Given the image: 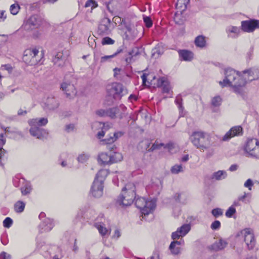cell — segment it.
I'll return each instance as SVG.
<instances>
[{
    "mask_svg": "<svg viewBox=\"0 0 259 259\" xmlns=\"http://www.w3.org/2000/svg\"><path fill=\"white\" fill-rule=\"evenodd\" d=\"M109 174L108 170L102 169L98 172L92 187V195L96 198H99L103 195L104 182Z\"/></svg>",
    "mask_w": 259,
    "mask_h": 259,
    "instance_id": "6da1fadb",
    "label": "cell"
},
{
    "mask_svg": "<svg viewBox=\"0 0 259 259\" xmlns=\"http://www.w3.org/2000/svg\"><path fill=\"white\" fill-rule=\"evenodd\" d=\"M44 51L41 47L34 46L27 49L23 54V60L29 65H34L39 62L44 56Z\"/></svg>",
    "mask_w": 259,
    "mask_h": 259,
    "instance_id": "7a4b0ae2",
    "label": "cell"
},
{
    "mask_svg": "<svg viewBox=\"0 0 259 259\" xmlns=\"http://www.w3.org/2000/svg\"><path fill=\"white\" fill-rule=\"evenodd\" d=\"M136 187L133 183L127 184L122 189L120 199L123 204L125 206H130L133 204L136 198Z\"/></svg>",
    "mask_w": 259,
    "mask_h": 259,
    "instance_id": "3957f363",
    "label": "cell"
},
{
    "mask_svg": "<svg viewBox=\"0 0 259 259\" xmlns=\"http://www.w3.org/2000/svg\"><path fill=\"white\" fill-rule=\"evenodd\" d=\"M190 139L193 144L199 148H207L212 144L210 136L202 132H195L193 133Z\"/></svg>",
    "mask_w": 259,
    "mask_h": 259,
    "instance_id": "277c9868",
    "label": "cell"
},
{
    "mask_svg": "<svg viewBox=\"0 0 259 259\" xmlns=\"http://www.w3.org/2000/svg\"><path fill=\"white\" fill-rule=\"evenodd\" d=\"M225 76L227 81L233 86L242 87L246 84V80L242 74L234 69H227Z\"/></svg>",
    "mask_w": 259,
    "mask_h": 259,
    "instance_id": "5b68a950",
    "label": "cell"
},
{
    "mask_svg": "<svg viewBox=\"0 0 259 259\" xmlns=\"http://www.w3.org/2000/svg\"><path fill=\"white\" fill-rule=\"evenodd\" d=\"M98 159L102 164H111L122 161L123 159V156L119 152L114 153L113 154L102 152L98 156Z\"/></svg>",
    "mask_w": 259,
    "mask_h": 259,
    "instance_id": "8992f818",
    "label": "cell"
},
{
    "mask_svg": "<svg viewBox=\"0 0 259 259\" xmlns=\"http://www.w3.org/2000/svg\"><path fill=\"white\" fill-rule=\"evenodd\" d=\"M107 92L111 95L124 96L127 93L126 88L123 85L117 83H113L107 87Z\"/></svg>",
    "mask_w": 259,
    "mask_h": 259,
    "instance_id": "52a82bcc",
    "label": "cell"
},
{
    "mask_svg": "<svg viewBox=\"0 0 259 259\" xmlns=\"http://www.w3.org/2000/svg\"><path fill=\"white\" fill-rule=\"evenodd\" d=\"M113 28V25L108 18L103 19L98 27V33L100 35H105L110 33Z\"/></svg>",
    "mask_w": 259,
    "mask_h": 259,
    "instance_id": "ba28073f",
    "label": "cell"
},
{
    "mask_svg": "<svg viewBox=\"0 0 259 259\" xmlns=\"http://www.w3.org/2000/svg\"><path fill=\"white\" fill-rule=\"evenodd\" d=\"M246 150L250 155L259 158V140L256 139L249 140L246 146Z\"/></svg>",
    "mask_w": 259,
    "mask_h": 259,
    "instance_id": "9c48e42d",
    "label": "cell"
},
{
    "mask_svg": "<svg viewBox=\"0 0 259 259\" xmlns=\"http://www.w3.org/2000/svg\"><path fill=\"white\" fill-rule=\"evenodd\" d=\"M242 235H244V242L250 250L252 249L255 246V237L252 229H246L242 231Z\"/></svg>",
    "mask_w": 259,
    "mask_h": 259,
    "instance_id": "30bf717a",
    "label": "cell"
},
{
    "mask_svg": "<svg viewBox=\"0 0 259 259\" xmlns=\"http://www.w3.org/2000/svg\"><path fill=\"white\" fill-rule=\"evenodd\" d=\"M242 75L246 82L257 80L259 78V68L254 67L248 69L244 71Z\"/></svg>",
    "mask_w": 259,
    "mask_h": 259,
    "instance_id": "8fae6325",
    "label": "cell"
},
{
    "mask_svg": "<svg viewBox=\"0 0 259 259\" xmlns=\"http://www.w3.org/2000/svg\"><path fill=\"white\" fill-rule=\"evenodd\" d=\"M241 27L244 31L251 33L259 28V21L254 19L244 21L242 22Z\"/></svg>",
    "mask_w": 259,
    "mask_h": 259,
    "instance_id": "7c38bea8",
    "label": "cell"
},
{
    "mask_svg": "<svg viewBox=\"0 0 259 259\" xmlns=\"http://www.w3.org/2000/svg\"><path fill=\"white\" fill-rule=\"evenodd\" d=\"M41 24V18L39 16H32L27 21L25 29L27 31H30L39 27Z\"/></svg>",
    "mask_w": 259,
    "mask_h": 259,
    "instance_id": "4fadbf2b",
    "label": "cell"
},
{
    "mask_svg": "<svg viewBox=\"0 0 259 259\" xmlns=\"http://www.w3.org/2000/svg\"><path fill=\"white\" fill-rule=\"evenodd\" d=\"M61 89L64 92L67 97L73 99L77 94V90L75 86L71 84L63 83L61 85Z\"/></svg>",
    "mask_w": 259,
    "mask_h": 259,
    "instance_id": "5bb4252c",
    "label": "cell"
},
{
    "mask_svg": "<svg viewBox=\"0 0 259 259\" xmlns=\"http://www.w3.org/2000/svg\"><path fill=\"white\" fill-rule=\"evenodd\" d=\"M29 133L30 134L34 137L42 139L47 137L49 133L48 131L45 130L44 129L41 128L40 127H31L29 129Z\"/></svg>",
    "mask_w": 259,
    "mask_h": 259,
    "instance_id": "9a60e30c",
    "label": "cell"
},
{
    "mask_svg": "<svg viewBox=\"0 0 259 259\" xmlns=\"http://www.w3.org/2000/svg\"><path fill=\"white\" fill-rule=\"evenodd\" d=\"M113 125L109 122H96L93 123L92 125V129L94 132H98L99 131H107L113 127Z\"/></svg>",
    "mask_w": 259,
    "mask_h": 259,
    "instance_id": "2e32d148",
    "label": "cell"
},
{
    "mask_svg": "<svg viewBox=\"0 0 259 259\" xmlns=\"http://www.w3.org/2000/svg\"><path fill=\"white\" fill-rule=\"evenodd\" d=\"M155 148V144L148 140H143L140 142L138 145V149L142 152H146L152 150Z\"/></svg>",
    "mask_w": 259,
    "mask_h": 259,
    "instance_id": "e0dca14e",
    "label": "cell"
},
{
    "mask_svg": "<svg viewBox=\"0 0 259 259\" xmlns=\"http://www.w3.org/2000/svg\"><path fill=\"white\" fill-rule=\"evenodd\" d=\"M124 134V133L122 132H117V133H115L113 135L107 138L106 139L101 140L100 141V143L101 144H104V145L113 144L116 141H117L119 138L122 137Z\"/></svg>",
    "mask_w": 259,
    "mask_h": 259,
    "instance_id": "ac0fdd59",
    "label": "cell"
},
{
    "mask_svg": "<svg viewBox=\"0 0 259 259\" xmlns=\"http://www.w3.org/2000/svg\"><path fill=\"white\" fill-rule=\"evenodd\" d=\"M242 129L241 127L236 126L233 127L231 129L230 131L226 134L224 137V140H228L230 138L234 137L236 136H239L242 134Z\"/></svg>",
    "mask_w": 259,
    "mask_h": 259,
    "instance_id": "d6986e66",
    "label": "cell"
},
{
    "mask_svg": "<svg viewBox=\"0 0 259 259\" xmlns=\"http://www.w3.org/2000/svg\"><path fill=\"white\" fill-rule=\"evenodd\" d=\"M157 86L161 88L164 93H168L170 89V85L168 80L166 78L162 77L157 81Z\"/></svg>",
    "mask_w": 259,
    "mask_h": 259,
    "instance_id": "ffe728a7",
    "label": "cell"
},
{
    "mask_svg": "<svg viewBox=\"0 0 259 259\" xmlns=\"http://www.w3.org/2000/svg\"><path fill=\"white\" fill-rule=\"evenodd\" d=\"M189 2V1L187 0H179L177 2L176 5V14L183 15V13L187 9V7L188 6V3Z\"/></svg>",
    "mask_w": 259,
    "mask_h": 259,
    "instance_id": "44dd1931",
    "label": "cell"
},
{
    "mask_svg": "<svg viewBox=\"0 0 259 259\" xmlns=\"http://www.w3.org/2000/svg\"><path fill=\"white\" fill-rule=\"evenodd\" d=\"M48 120L47 118L45 117H41V118H36L33 119L31 120H29L28 121L29 125L33 127H40L46 126L48 123Z\"/></svg>",
    "mask_w": 259,
    "mask_h": 259,
    "instance_id": "7402d4cb",
    "label": "cell"
},
{
    "mask_svg": "<svg viewBox=\"0 0 259 259\" xmlns=\"http://www.w3.org/2000/svg\"><path fill=\"white\" fill-rule=\"evenodd\" d=\"M227 245V242L224 240H218V241L215 242V243H214L212 245L209 246L208 248L212 251L218 252V251L223 250V249L226 248Z\"/></svg>",
    "mask_w": 259,
    "mask_h": 259,
    "instance_id": "603a6c76",
    "label": "cell"
},
{
    "mask_svg": "<svg viewBox=\"0 0 259 259\" xmlns=\"http://www.w3.org/2000/svg\"><path fill=\"white\" fill-rule=\"evenodd\" d=\"M121 112L120 109L117 107H113L106 110V115L111 119H115L120 117L121 115Z\"/></svg>",
    "mask_w": 259,
    "mask_h": 259,
    "instance_id": "cb8c5ba5",
    "label": "cell"
},
{
    "mask_svg": "<svg viewBox=\"0 0 259 259\" xmlns=\"http://www.w3.org/2000/svg\"><path fill=\"white\" fill-rule=\"evenodd\" d=\"M156 206V199H153L147 202L145 208L143 209L144 213L146 214L152 213L154 211Z\"/></svg>",
    "mask_w": 259,
    "mask_h": 259,
    "instance_id": "d4e9b609",
    "label": "cell"
},
{
    "mask_svg": "<svg viewBox=\"0 0 259 259\" xmlns=\"http://www.w3.org/2000/svg\"><path fill=\"white\" fill-rule=\"evenodd\" d=\"M180 54L182 59L185 61H190L193 59L194 54L191 51L187 50H181L180 51Z\"/></svg>",
    "mask_w": 259,
    "mask_h": 259,
    "instance_id": "484cf974",
    "label": "cell"
},
{
    "mask_svg": "<svg viewBox=\"0 0 259 259\" xmlns=\"http://www.w3.org/2000/svg\"><path fill=\"white\" fill-rule=\"evenodd\" d=\"M191 226L190 224H185L181 226L179 230L177 232L178 236H184L190 230Z\"/></svg>",
    "mask_w": 259,
    "mask_h": 259,
    "instance_id": "4316f807",
    "label": "cell"
},
{
    "mask_svg": "<svg viewBox=\"0 0 259 259\" xmlns=\"http://www.w3.org/2000/svg\"><path fill=\"white\" fill-rule=\"evenodd\" d=\"M163 49H164V47L162 45L160 44H158L157 46L155 47L154 49H153L152 51V57L154 59H157L158 57V56L160 55V54L162 53L163 52Z\"/></svg>",
    "mask_w": 259,
    "mask_h": 259,
    "instance_id": "83f0119b",
    "label": "cell"
},
{
    "mask_svg": "<svg viewBox=\"0 0 259 259\" xmlns=\"http://www.w3.org/2000/svg\"><path fill=\"white\" fill-rule=\"evenodd\" d=\"M166 148L168 149V151L171 153H177L179 150V147L176 144L174 143L173 142H170L166 144Z\"/></svg>",
    "mask_w": 259,
    "mask_h": 259,
    "instance_id": "f1b7e54d",
    "label": "cell"
},
{
    "mask_svg": "<svg viewBox=\"0 0 259 259\" xmlns=\"http://www.w3.org/2000/svg\"><path fill=\"white\" fill-rule=\"evenodd\" d=\"M180 243L177 242L176 241L172 242L170 244V249L171 252L175 255L179 254L180 251Z\"/></svg>",
    "mask_w": 259,
    "mask_h": 259,
    "instance_id": "f546056e",
    "label": "cell"
},
{
    "mask_svg": "<svg viewBox=\"0 0 259 259\" xmlns=\"http://www.w3.org/2000/svg\"><path fill=\"white\" fill-rule=\"evenodd\" d=\"M195 44L196 46L200 48H203L206 46V40L204 37L199 36L195 39Z\"/></svg>",
    "mask_w": 259,
    "mask_h": 259,
    "instance_id": "4dcf8cb0",
    "label": "cell"
},
{
    "mask_svg": "<svg viewBox=\"0 0 259 259\" xmlns=\"http://www.w3.org/2000/svg\"><path fill=\"white\" fill-rule=\"evenodd\" d=\"M227 173L225 170H219L214 174V177L217 180H222L227 177Z\"/></svg>",
    "mask_w": 259,
    "mask_h": 259,
    "instance_id": "1f68e13d",
    "label": "cell"
},
{
    "mask_svg": "<svg viewBox=\"0 0 259 259\" xmlns=\"http://www.w3.org/2000/svg\"><path fill=\"white\" fill-rule=\"evenodd\" d=\"M147 202L146 199L143 197H140L138 199H137L135 205L138 208L140 209H144L146 206Z\"/></svg>",
    "mask_w": 259,
    "mask_h": 259,
    "instance_id": "d6a6232c",
    "label": "cell"
},
{
    "mask_svg": "<svg viewBox=\"0 0 259 259\" xmlns=\"http://www.w3.org/2000/svg\"><path fill=\"white\" fill-rule=\"evenodd\" d=\"M25 202L22 201H18L14 205V210L17 213H21L25 208Z\"/></svg>",
    "mask_w": 259,
    "mask_h": 259,
    "instance_id": "836d02e7",
    "label": "cell"
},
{
    "mask_svg": "<svg viewBox=\"0 0 259 259\" xmlns=\"http://www.w3.org/2000/svg\"><path fill=\"white\" fill-rule=\"evenodd\" d=\"M20 7L19 5L17 4H14L12 5L10 8V11L11 13L13 15H16L18 13L19 11H20Z\"/></svg>",
    "mask_w": 259,
    "mask_h": 259,
    "instance_id": "e575fe53",
    "label": "cell"
},
{
    "mask_svg": "<svg viewBox=\"0 0 259 259\" xmlns=\"http://www.w3.org/2000/svg\"><path fill=\"white\" fill-rule=\"evenodd\" d=\"M183 170V168L181 165L179 164H176L175 166H172L170 169L171 172L174 174H177L181 173Z\"/></svg>",
    "mask_w": 259,
    "mask_h": 259,
    "instance_id": "d590c367",
    "label": "cell"
},
{
    "mask_svg": "<svg viewBox=\"0 0 259 259\" xmlns=\"http://www.w3.org/2000/svg\"><path fill=\"white\" fill-rule=\"evenodd\" d=\"M222 102V99L219 96H215V97L213 98L212 101V104L214 107H219L220 105L221 104Z\"/></svg>",
    "mask_w": 259,
    "mask_h": 259,
    "instance_id": "8d00e7d4",
    "label": "cell"
},
{
    "mask_svg": "<svg viewBox=\"0 0 259 259\" xmlns=\"http://www.w3.org/2000/svg\"><path fill=\"white\" fill-rule=\"evenodd\" d=\"M96 227L98 229L99 232L101 233V234H102V235H104L107 234V229L102 224L98 223L97 224Z\"/></svg>",
    "mask_w": 259,
    "mask_h": 259,
    "instance_id": "74e56055",
    "label": "cell"
},
{
    "mask_svg": "<svg viewBox=\"0 0 259 259\" xmlns=\"http://www.w3.org/2000/svg\"><path fill=\"white\" fill-rule=\"evenodd\" d=\"M52 103H53L54 107H55V108H56V107H57V101H56L53 98H49L48 100H47V106L49 107H53V109Z\"/></svg>",
    "mask_w": 259,
    "mask_h": 259,
    "instance_id": "f35d334b",
    "label": "cell"
},
{
    "mask_svg": "<svg viewBox=\"0 0 259 259\" xmlns=\"http://www.w3.org/2000/svg\"><path fill=\"white\" fill-rule=\"evenodd\" d=\"M21 191L22 194L27 195L31 192V187L29 185H26L23 187H22Z\"/></svg>",
    "mask_w": 259,
    "mask_h": 259,
    "instance_id": "ab89813d",
    "label": "cell"
},
{
    "mask_svg": "<svg viewBox=\"0 0 259 259\" xmlns=\"http://www.w3.org/2000/svg\"><path fill=\"white\" fill-rule=\"evenodd\" d=\"M13 224V220L10 218H7L3 222V225L5 228H10Z\"/></svg>",
    "mask_w": 259,
    "mask_h": 259,
    "instance_id": "60d3db41",
    "label": "cell"
},
{
    "mask_svg": "<svg viewBox=\"0 0 259 259\" xmlns=\"http://www.w3.org/2000/svg\"><path fill=\"white\" fill-rule=\"evenodd\" d=\"M89 155L87 154H85V153H83V154H82L81 155H80L79 157H78V161L80 162H87L88 160L89 159Z\"/></svg>",
    "mask_w": 259,
    "mask_h": 259,
    "instance_id": "b9f144b4",
    "label": "cell"
},
{
    "mask_svg": "<svg viewBox=\"0 0 259 259\" xmlns=\"http://www.w3.org/2000/svg\"><path fill=\"white\" fill-rule=\"evenodd\" d=\"M212 214L215 217H220L223 214V210L220 208H215L212 210Z\"/></svg>",
    "mask_w": 259,
    "mask_h": 259,
    "instance_id": "7bdbcfd3",
    "label": "cell"
},
{
    "mask_svg": "<svg viewBox=\"0 0 259 259\" xmlns=\"http://www.w3.org/2000/svg\"><path fill=\"white\" fill-rule=\"evenodd\" d=\"M115 43V41L113 39L109 37H105L102 40L103 45H112Z\"/></svg>",
    "mask_w": 259,
    "mask_h": 259,
    "instance_id": "ee69618b",
    "label": "cell"
},
{
    "mask_svg": "<svg viewBox=\"0 0 259 259\" xmlns=\"http://www.w3.org/2000/svg\"><path fill=\"white\" fill-rule=\"evenodd\" d=\"M145 81L147 82L148 84H153V83L154 81V77H153L152 75H147L146 77H145Z\"/></svg>",
    "mask_w": 259,
    "mask_h": 259,
    "instance_id": "f6af8a7d",
    "label": "cell"
},
{
    "mask_svg": "<svg viewBox=\"0 0 259 259\" xmlns=\"http://www.w3.org/2000/svg\"><path fill=\"white\" fill-rule=\"evenodd\" d=\"M143 19H144V21L145 22V23L146 27H148V28L152 27V20H151L150 18L148 17L145 16V17H144Z\"/></svg>",
    "mask_w": 259,
    "mask_h": 259,
    "instance_id": "bcb514c9",
    "label": "cell"
},
{
    "mask_svg": "<svg viewBox=\"0 0 259 259\" xmlns=\"http://www.w3.org/2000/svg\"><path fill=\"white\" fill-rule=\"evenodd\" d=\"M220 226H221L220 222L218 221H216L214 222L212 224L211 228H212V229L213 230H217L220 227Z\"/></svg>",
    "mask_w": 259,
    "mask_h": 259,
    "instance_id": "7dc6e473",
    "label": "cell"
},
{
    "mask_svg": "<svg viewBox=\"0 0 259 259\" xmlns=\"http://www.w3.org/2000/svg\"><path fill=\"white\" fill-rule=\"evenodd\" d=\"M96 113L97 115H98L99 117H104L107 116V115H106V110H105V109H99V110L96 111Z\"/></svg>",
    "mask_w": 259,
    "mask_h": 259,
    "instance_id": "c3c4849f",
    "label": "cell"
},
{
    "mask_svg": "<svg viewBox=\"0 0 259 259\" xmlns=\"http://www.w3.org/2000/svg\"><path fill=\"white\" fill-rule=\"evenodd\" d=\"M235 213V209L233 208H229L228 210L226 212V216L228 217H232L233 215Z\"/></svg>",
    "mask_w": 259,
    "mask_h": 259,
    "instance_id": "681fc988",
    "label": "cell"
},
{
    "mask_svg": "<svg viewBox=\"0 0 259 259\" xmlns=\"http://www.w3.org/2000/svg\"><path fill=\"white\" fill-rule=\"evenodd\" d=\"M105 132H106L104 131H101L98 132L96 135V137L98 139L100 140H102V139L104 137V136L105 135Z\"/></svg>",
    "mask_w": 259,
    "mask_h": 259,
    "instance_id": "f907efd6",
    "label": "cell"
},
{
    "mask_svg": "<svg viewBox=\"0 0 259 259\" xmlns=\"http://www.w3.org/2000/svg\"><path fill=\"white\" fill-rule=\"evenodd\" d=\"M75 126L73 125V124H69L67 125L65 127V131L67 132H71V131H73L74 129H75Z\"/></svg>",
    "mask_w": 259,
    "mask_h": 259,
    "instance_id": "816d5d0a",
    "label": "cell"
},
{
    "mask_svg": "<svg viewBox=\"0 0 259 259\" xmlns=\"http://www.w3.org/2000/svg\"><path fill=\"white\" fill-rule=\"evenodd\" d=\"M253 184H254V183H253V182H252V180L250 179H248V180H247L246 182L244 185H245L246 187L250 188V187H252L253 186Z\"/></svg>",
    "mask_w": 259,
    "mask_h": 259,
    "instance_id": "f5cc1de1",
    "label": "cell"
},
{
    "mask_svg": "<svg viewBox=\"0 0 259 259\" xmlns=\"http://www.w3.org/2000/svg\"><path fill=\"white\" fill-rule=\"evenodd\" d=\"M7 17V14L5 11H2L1 12V21H4L6 19Z\"/></svg>",
    "mask_w": 259,
    "mask_h": 259,
    "instance_id": "db71d44e",
    "label": "cell"
},
{
    "mask_svg": "<svg viewBox=\"0 0 259 259\" xmlns=\"http://www.w3.org/2000/svg\"><path fill=\"white\" fill-rule=\"evenodd\" d=\"M237 168V166L236 165V164H234V165H232V166H231L230 168V170H231V171H234V170H236Z\"/></svg>",
    "mask_w": 259,
    "mask_h": 259,
    "instance_id": "11a10c76",
    "label": "cell"
},
{
    "mask_svg": "<svg viewBox=\"0 0 259 259\" xmlns=\"http://www.w3.org/2000/svg\"><path fill=\"white\" fill-rule=\"evenodd\" d=\"M1 142L2 143V141H4V142L5 143L6 139H5V138L4 137V136H3V134H1Z\"/></svg>",
    "mask_w": 259,
    "mask_h": 259,
    "instance_id": "9f6ffc18",
    "label": "cell"
},
{
    "mask_svg": "<svg viewBox=\"0 0 259 259\" xmlns=\"http://www.w3.org/2000/svg\"><path fill=\"white\" fill-rule=\"evenodd\" d=\"M188 159H189V157H188V155H186V156H184V157H183V161H185H185H187V160H188Z\"/></svg>",
    "mask_w": 259,
    "mask_h": 259,
    "instance_id": "6f0895ef",
    "label": "cell"
},
{
    "mask_svg": "<svg viewBox=\"0 0 259 259\" xmlns=\"http://www.w3.org/2000/svg\"><path fill=\"white\" fill-rule=\"evenodd\" d=\"M217 259H226V258H224L223 257H218V258H217Z\"/></svg>",
    "mask_w": 259,
    "mask_h": 259,
    "instance_id": "680465c9",
    "label": "cell"
},
{
    "mask_svg": "<svg viewBox=\"0 0 259 259\" xmlns=\"http://www.w3.org/2000/svg\"><path fill=\"white\" fill-rule=\"evenodd\" d=\"M254 259V258H249V259Z\"/></svg>",
    "mask_w": 259,
    "mask_h": 259,
    "instance_id": "91938a15",
    "label": "cell"
},
{
    "mask_svg": "<svg viewBox=\"0 0 259 259\" xmlns=\"http://www.w3.org/2000/svg\"><path fill=\"white\" fill-rule=\"evenodd\" d=\"M110 259V258H106V259Z\"/></svg>",
    "mask_w": 259,
    "mask_h": 259,
    "instance_id": "94428289",
    "label": "cell"
}]
</instances>
